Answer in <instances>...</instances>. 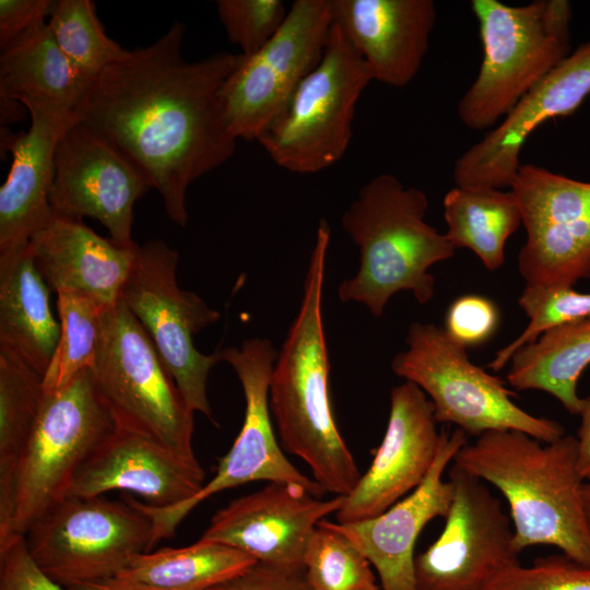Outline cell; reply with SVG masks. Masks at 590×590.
<instances>
[{"label": "cell", "instance_id": "cell-4", "mask_svg": "<svg viewBox=\"0 0 590 590\" xmlns=\"http://www.w3.org/2000/svg\"><path fill=\"white\" fill-rule=\"evenodd\" d=\"M428 206L422 190L405 187L391 174H380L361 188L341 220L361 259L357 273L338 288L342 303L363 304L380 317L401 291H410L420 304L432 300L435 279L428 270L452 258L456 248L425 221Z\"/></svg>", "mask_w": 590, "mask_h": 590}, {"label": "cell", "instance_id": "cell-1", "mask_svg": "<svg viewBox=\"0 0 590 590\" xmlns=\"http://www.w3.org/2000/svg\"><path fill=\"white\" fill-rule=\"evenodd\" d=\"M184 33L185 25L175 21L156 42L108 66L75 113L148 178L168 217L182 227L188 187L235 152L220 91L245 59L220 51L188 62Z\"/></svg>", "mask_w": 590, "mask_h": 590}, {"label": "cell", "instance_id": "cell-17", "mask_svg": "<svg viewBox=\"0 0 590 590\" xmlns=\"http://www.w3.org/2000/svg\"><path fill=\"white\" fill-rule=\"evenodd\" d=\"M343 502L344 496L322 499L297 483L268 482L219 509L201 539L240 550L261 564L304 569L312 532Z\"/></svg>", "mask_w": 590, "mask_h": 590}, {"label": "cell", "instance_id": "cell-25", "mask_svg": "<svg viewBox=\"0 0 590 590\" xmlns=\"http://www.w3.org/2000/svg\"><path fill=\"white\" fill-rule=\"evenodd\" d=\"M50 292L28 245L0 253V344L43 376L60 338Z\"/></svg>", "mask_w": 590, "mask_h": 590}, {"label": "cell", "instance_id": "cell-35", "mask_svg": "<svg viewBox=\"0 0 590 590\" xmlns=\"http://www.w3.org/2000/svg\"><path fill=\"white\" fill-rule=\"evenodd\" d=\"M217 15L240 54L258 52L281 28L288 10L280 0H217Z\"/></svg>", "mask_w": 590, "mask_h": 590}, {"label": "cell", "instance_id": "cell-15", "mask_svg": "<svg viewBox=\"0 0 590 590\" xmlns=\"http://www.w3.org/2000/svg\"><path fill=\"white\" fill-rule=\"evenodd\" d=\"M509 189L527 232L518 256L526 285L573 287L590 279V182L524 164Z\"/></svg>", "mask_w": 590, "mask_h": 590}, {"label": "cell", "instance_id": "cell-32", "mask_svg": "<svg viewBox=\"0 0 590 590\" xmlns=\"http://www.w3.org/2000/svg\"><path fill=\"white\" fill-rule=\"evenodd\" d=\"M47 24L60 49L88 82L131 50L109 38L91 0H57Z\"/></svg>", "mask_w": 590, "mask_h": 590}, {"label": "cell", "instance_id": "cell-8", "mask_svg": "<svg viewBox=\"0 0 590 590\" xmlns=\"http://www.w3.org/2000/svg\"><path fill=\"white\" fill-rule=\"evenodd\" d=\"M92 371L116 424L144 433L190 462L193 411L138 319L119 299L104 309Z\"/></svg>", "mask_w": 590, "mask_h": 590}, {"label": "cell", "instance_id": "cell-26", "mask_svg": "<svg viewBox=\"0 0 590 590\" xmlns=\"http://www.w3.org/2000/svg\"><path fill=\"white\" fill-rule=\"evenodd\" d=\"M91 85L40 20L1 49L0 98H30L75 115Z\"/></svg>", "mask_w": 590, "mask_h": 590}, {"label": "cell", "instance_id": "cell-9", "mask_svg": "<svg viewBox=\"0 0 590 590\" xmlns=\"http://www.w3.org/2000/svg\"><path fill=\"white\" fill-rule=\"evenodd\" d=\"M371 81L367 64L333 23L319 64L256 141L291 173L331 167L349 148L356 104Z\"/></svg>", "mask_w": 590, "mask_h": 590}, {"label": "cell", "instance_id": "cell-29", "mask_svg": "<svg viewBox=\"0 0 590 590\" xmlns=\"http://www.w3.org/2000/svg\"><path fill=\"white\" fill-rule=\"evenodd\" d=\"M256 563L240 550L200 539L189 546L140 554L116 577L162 590H211Z\"/></svg>", "mask_w": 590, "mask_h": 590}, {"label": "cell", "instance_id": "cell-11", "mask_svg": "<svg viewBox=\"0 0 590 590\" xmlns=\"http://www.w3.org/2000/svg\"><path fill=\"white\" fill-rule=\"evenodd\" d=\"M178 252L164 240L140 246L120 299L146 331L186 403L211 422L206 384L219 362V351L205 355L193 344V335L216 322L221 315L197 294L176 281Z\"/></svg>", "mask_w": 590, "mask_h": 590}, {"label": "cell", "instance_id": "cell-33", "mask_svg": "<svg viewBox=\"0 0 590 590\" xmlns=\"http://www.w3.org/2000/svg\"><path fill=\"white\" fill-rule=\"evenodd\" d=\"M369 560L342 533L321 520L304 554V570L312 590H377Z\"/></svg>", "mask_w": 590, "mask_h": 590}, {"label": "cell", "instance_id": "cell-18", "mask_svg": "<svg viewBox=\"0 0 590 590\" xmlns=\"http://www.w3.org/2000/svg\"><path fill=\"white\" fill-rule=\"evenodd\" d=\"M590 95V39L532 87L516 107L455 162L458 187L509 188L528 137L545 121L569 116Z\"/></svg>", "mask_w": 590, "mask_h": 590}, {"label": "cell", "instance_id": "cell-14", "mask_svg": "<svg viewBox=\"0 0 590 590\" xmlns=\"http://www.w3.org/2000/svg\"><path fill=\"white\" fill-rule=\"evenodd\" d=\"M448 480L452 503L439 536L415 556V589L485 590L520 564L511 519L482 480L455 463Z\"/></svg>", "mask_w": 590, "mask_h": 590}, {"label": "cell", "instance_id": "cell-27", "mask_svg": "<svg viewBox=\"0 0 590 590\" xmlns=\"http://www.w3.org/2000/svg\"><path fill=\"white\" fill-rule=\"evenodd\" d=\"M507 382L516 390H540L579 415L578 381L590 365V317L552 327L511 356Z\"/></svg>", "mask_w": 590, "mask_h": 590}, {"label": "cell", "instance_id": "cell-13", "mask_svg": "<svg viewBox=\"0 0 590 590\" xmlns=\"http://www.w3.org/2000/svg\"><path fill=\"white\" fill-rule=\"evenodd\" d=\"M333 25L331 0H296L278 33L226 79L220 98L236 139L257 140L319 64Z\"/></svg>", "mask_w": 590, "mask_h": 590}, {"label": "cell", "instance_id": "cell-40", "mask_svg": "<svg viewBox=\"0 0 590 590\" xmlns=\"http://www.w3.org/2000/svg\"><path fill=\"white\" fill-rule=\"evenodd\" d=\"M55 1L0 0V48L3 49L31 26L49 17Z\"/></svg>", "mask_w": 590, "mask_h": 590}, {"label": "cell", "instance_id": "cell-7", "mask_svg": "<svg viewBox=\"0 0 590 590\" xmlns=\"http://www.w3.org/2000/svg\"><path fill=\"white\" fill-rule=\"evenodd\" d=\"M408 349L391 361L392 371L420 387L437 423L453 424L468 436L518 430L543 442L565 435L556 421L530 414L515 403L505 382L473 364L467 349L433 323L412 322Z\"/></svg>", "mask_w": 590, "mask_h": 590}, {"label": "cell", "instance_id": "cell-20", "mask_svg": "<svg viewBox=\"0 0 590 590\" xmlns=\"http://www.w3.org/2000/svg\"><path fill=\"white\" fill-rule=\"evenodd\" d=\"M468 442V435L455 428L441 430L436 458L423 482L382 514L357 522L327 523L345 535L376 569L380 590H416L414 548L425 526L446 518L453 487L444 480L447 465Z\"/></svg>", "mask_w": 590, "mask_h": 590}, {"label": "cell", "instance_id": "cell-42", "mask_svg": "<svg viewBox=\"0 0 590 590\" xmlns=\"http://www.w3.org/2000/svg\"><path fill=\"white\" fill-rule=\"evenodd\" d=\"M67 590H162L143 583L121 579L118 577L94 581L79 582L66 587Z\"/></svg>", "mask_w": 590, "mask_h": 590}, {"label": "cell", "instance_id": "cell-3", "mask_svg": "<svg viewBox=\"0 0 590 590\" xmlns=\"http://www.w3.org/2000/svg\"><path fill=\"white\" fill-rule=\"evenodd\" d=\"M452 462L505 497L519 552L552 545L590 566V526L575 436L543 442L518 430L486 432L467 442Z\"/></svg>", "mask_w": 590, "mask_h": 590}, {"label": "cell", "instance_id": "cell-19", "mask_svg": "<svg viewBox=\"0 0 590 590\" xmlns=\"http://www.w3.org/2000/svg\"><path fill=\"white\" fill-rule=\"evenodd\" d=\"M436 424L434 406L420 387L406 380L394 387L384 438L368 470L344 496L337 522L376 517L413 492L436 458L441 437Z\"/></svg>", "mask_w": 590, "mask_h": 590}, {"label": "cell", "instance_id": "cell-23", "mask_svg": "<svg viewBox=\"0 0 590 590\" xmlns=\"http://www.w3.org/2000/svg\"><path fill=\"white\" fill-rule=\"evenodd\" d=\"M333 23L374 81L403 87L417 75L436 23L432 0H331Z\"/></svg>", "mask_w": 590, "mask_h": 590}, {"label": "cell", "instance_id": "cell-38", "mask_svg": "<svg viewBox=\"0 0 590 590\" xmlns=\"http://www.w3.org/2000/svg\"><path fill=\"white\" fill-rule=\"evenodd\" d=\"M0 590H63L31 557L24 538L0 545Z\"/></svg>", "mask_w": 590, "mask_h": 590}, {"label": "cell", "instance_id": "cell-37", "mask_svg": "<svg viewBox=\"0 0 590 590\" xmlns=\"http://www.w3.org/2000/svg\"><path fill=\"white\" fill-rule=\"evenodd\" d=\"M499 323V311L485 296L467 294L455 299L446 314L444 329L464 349L488 341Z\"/></svg>", "mask_w": 590, "mask_h": 590}, {"label": "cell", "instance_id": "cell-36", "mask_svg": "<svg viewBox=\"0 0 590 590\" xmlns=\"http://www.w3.org/2000/svg\"><path fill=\"white\" fill-rule=\"evenodd\" d=\"M485 590H590V566L563 553L538 557L504 570Z\"/></svg>", "mask_w": 590, "mask_h": 590}, {"label": "cell", "instance_id": "cell-12", "mask_svg": "<svg viewBox=\"0 0 590 590\" xmlns=\"http://www.w3.org/2000/svg\"><path fill=\"white\" fill-rule=\"evenodd\" d=\"M219 353L221 359L235 370L244 391L246 406L240 432L220 460L215 475L191 498L167 507L134 500L151 518L155 542L172 536L187 515L203 500L246 483L288 482L305 486L318 497L326 493L314 479L290 462L276 441L270 417L269 385L278 355L271 341L247 339L240 347L231 346Z\"/></svg>", "mask_w": 590, "mask_h": 590}, {"label": "cell", "instance_id": "cell-5", "mask_svg": "<svg viewBox=\"0 0 590 590\" xmlns=\"http://www.w3.org/2000/svg\"><path fill=\"white\" fill-rule=\"evenodd\" d=\"M115 428L91 368L60 390L45 392L25 445L0 480V545L24 538L67 497L80 469Z\"/></svg>", "mask_w": 590, "mask_h": 590}, {"label": "cell", "instance_id": "cell-31", "mask_svg": "<svg viewBox=\"0 0 590 590\" xmlns=\"http://www.w3.org/2000/svg\"><path fill=\"white\" fill-rule=\"evenodd\" d=\"M106 307L80 292L57 293L60 338L44 376L45 392L60 390L78 374L92 368Z\"/></svg>", "mask_w": 590, "mask_h": 590}, {"label": "cell", "instance_id": "cell-30", "mask_svg": "<svg viewBox=\"0 0 590 590\" xmlns=\"http://www.w3.org/2000/svg\"><path fill=\"white\" fill-rule=\"evenodd\" d=\"M44 376L0 344V480L12 469L40 412Z\"/></svg>", "mask_w": 590, "mask_h": 590}, {"label": "cell", "instance_id": "cell-10", "mask_svg": "<svg viewBox=\"0 0 590 590\" xmlns=\"http://www.w3.org/2000/svg\"><path fill=\"white\" fill-rule=\"evenodd\" d=\"M35 564L68 587L119 575L156 543L151 518L132 500L68 496L24 535Z\"/></svg>", "mask_w": 590, "mask_h": 590}, {"label": "cell", "instance_id": "cell-28", "mask_svg": "<svg viewBox=\"0 0 590 590\" xmlns=\"http://www.w3.org/2000/svg\"><path fill=\"white\" fill-rule=\"evenodd\" d=\"M444 219L448 240L457 248L474 252L488 271L505 262L508 238L522 224L515 193L509 189L458 187L444 197Z\"/></svg>", "mask_w": 590, "mask_h": 590}, {"label": "cell", "instance_id": "cell-22", "mask_svg": "<svg viewBox=\"0 0 590 590\" xmlns=\"http://www.w3.org/2000/svg\"><path fill=\"white\" fill-rule=\"evenodd\" d=\"M31 117L26 132L2 133L12 162L0 188V253L28 245L54 213L49 202L55 153L75 115L35 99L21 98Z\"/></svg>", "mask_w": 590, "mask_h": 590}, {"label": "cell", "instance_id": "cell-43", "mask_svg": "<svg viewBox=\"0 0 590 590\" xmlns=\"http://www.w3.org/2000/svg\"><path fill=\"white\" fill-rule=\"evenodd\" d=\"M22 105L20 102L9 98H1V121L2 123L16 121L21 117Z\"/></svg>", "mask_w": 590, "mask_h": 590}, {"label": "cell", "instance_id": "cell-41", "mask_svg": "<svg viewBox=\"0 0 590 590\" xmlns=\"http://www.w3.org/2000/svg\"><path fill=\"white\" fill-rule=\"evenodd\" d=\"M581 424L578 430V467L585 481H590V396L583 398L580 411Z\"/></svg>", "mask_w": 590, "mask_h": 590}, {"label": "cell", "instance_id": "cell-2", "mask_svg": "<svg viewBox=\"0 0 590 590\" xmlns=\"http://www.w3.org/2000/svg\"><path fill=\"white\" fill-rule=\"evenodd\" d=\"M330 236L328 222L320 220L300 306L271 374L269 403L282 447L308 465L324 492L346 496L362 474L339 432L330 399L322 317Z\"/></svg>", "mask_w": 590, "mask_h": 590}, {"label": "cell", "instance_id": "cell-39", "mask_svg": "<svg viewBox=\"0 0 590 590\" xmlns=\"http://www.w3.org/2000/svg\"><path fill=\"white\" fill-rule=\"evenodd\" d=\"M211 590H312L304 569L256 563L241 576Z\"/></svg>", "mask_w": 590, "mask_h": 590}, {"label": "cell", "instance_id": "cell-44", "mask_svg": "<svg viewBox=\"0 0 590 590\" xmlns=\"http://www.w3.org/2000/svg\"><path fill=\"white\" fill-rule=\"evenodd\" d=\"M582 499H583L586 516L590 526V481H585L582 485Z\"/></svg>", "mask_w": 590, "mask_h": 590}, {"label": "cell", "instance_id": "cell-24", "mask_svg": "<svg viewBox=\"0 0 590 590\" xmlns=\"http://www.w3.org/2000/svg\"><path fill=\"white\" fill-rule=\"evenodd\" d=\"M28 247L51 291L80 292L104 306L120 299L140 248L104 238L81 219L55 214Z\"/></svg>", "mask_w": 590, "mask_h": 590}, {"label": "cell", "instance_id": "cell-21", "mask_svg": "<svg viewBox=\"0 0 590 590\" xmlns=\"http://www.w3.org/2000/svg\"><path fill=\"white\" fill-rule=\"evenodd\" d=\"M205 472L155 438L116 424L78 472L68 496L93 497L128 491L145 504L167 507L194 496Z\"/></svg>", "mask_w": 590, "mask_h": 590}, {"label": "cell", "instance_id": "cell-45", "mask_svg": "<svg viewBox=\"0 0 590 590\" xmlns=\"http://www.w3.org/2000/svg\"><path fill=\"white\" fill-rule=\"evenodd\" d=\"M377 590H380V588H378Z\"/></svg>", "mask_w": 590, "mask_h": 590}, {"label": "cell", "instance_id": "cell-6", "mask_svg": "<svg viewBox=\"0 0 590 590\" xmlns=\"http://www.w3.org/2000/svg\"><path fill=\"white\" fill-rule=\"evenodd\" d=\"M471 8L479 22L483 59L457 111L467 128L492 130L571 52V5L566 0L522 5L472 0Z\"/></svg>", "mask_w": 590, "mask_h": 590}, {"label": "cell", "instance_id": "cell-34", "mask_svg": "<svg viewBox=\"0 0 590 590\" xmlns=\"http://www.w3.org/2000/svg\"><path fill=\"white\" fill-rule=\"evenodd\" d=\"M518 304L529 322L524 330L497 351L486 365L493 371L503 369L518 349L534 341L547 329L590 317V293H580L571 286L526 285Z\"/></svg>", "mask_w": 590, "mask_h": 590}, {"label": "cell", "instance_id": "cell-16", "mask_svg": "<svg viewBox=\"0 0 590 590\" xmlns=\"http://www.w3.org/2000/svg\"><path fill=\"white\" fill-rule=\"evenodd\" d=\"M152 185L117 150L72 122L59 139L49 202L55 215L93 217L121 246H132L133 206Z\"/></svg>", "mask_w": 590, "mask_h": 590}]
</instances>
